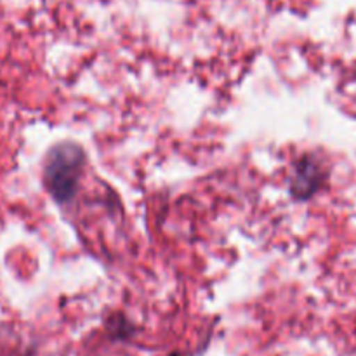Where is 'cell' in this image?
Here are the masks:
<instances>
[{"label":"cell","mask_w":356,"mask_h":356,"mask_svg":"<svg viewBox=\"0 0 356 356\" xmlns=\"http://www.w3.org/2000/svg\"><path fill=\"white\" fill-rule=\"evenodd\" d=\"M323 181H325L323 167L320 165L315 156L306 155L299 160V163H296L294 176L291 181V191L299 200H306L318 191Z\"/></svg>","instance_id":"obj_2"},{"label":"cell","mask_w":356,"mask_h":356,"mask_svg":"<svg viewBox=\"0 0 356 356\" xmlns=\"http://www.w3.org/2000/svg\"><path fill=\"white\" fill-rule=\"evenodd\" d=\"M86 153L73 141H63L52 146L45 156L44 183L51 197L66 204L75 197L83 172Z\"/></svg>","instance_id":"obj_1"},{"label":"cell","mask_w":356,"mask_h":356,"mask_svg":"<svg viewBox=\"0 0 356 356\" xmlns=\"http://www.w3.org/2000/svg\"><path fill=\"white\" fill-rule=\"evenodd\" d=\"M170 356H179V355H170Z\"/></svg>","instance_id":"obj_3"}]
</instances>
